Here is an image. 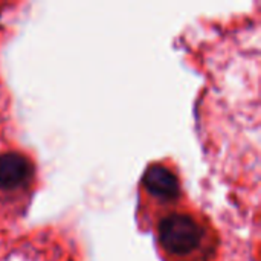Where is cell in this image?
Returning <instances> with one entry per match:
<instances>
[{"label":"cell","mask_w":261,"mask_h":261,"mask_svg":"<svg viewBox=\"0 0 261 261\" xmlns=\"http://www.w3.org/2000/svg\"><path fill=\"white\" fill-rule=\"evenodd\" d=\"M158 237L161 246L168 254L176 257H187L200 248L203 231L191 216L184 213H173L159 222Z\"/></svg>","instance_id":"cell-1"},{"label":"cell","mask_w":261,"mask_h":261,"mask_svg":"<svg viewBox=\"0 0 261 261\" xmlns=\"http://www.w3.org/2000/svg\"><path fill=\"white\" fill-rule=\"evenodd\" d=\"M34 173V167L28 158L20 153L8 151L0 154V190L12 191L23 187Z\"/></svg>","instance_id":"cell-2"},{"label":"cell","mask_w":261,"mask_h":261,"mask_svg":"<svg viewBox=\"0 0 261 261\" xmlns=\"http://www.w3.org/2000/svg\"><path fill=\"white\" fill-rule=\"evenodd\" d=\"M142 185L148 194L164 202H173L180 196L179 179L164 165L148 167L144 173Z\"/></svg>","instance_id":"cell-3"}]
</instances>
